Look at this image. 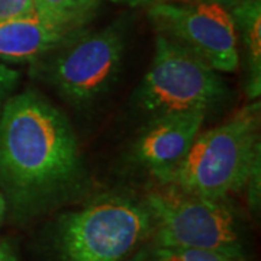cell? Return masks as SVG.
Wrapping results in <instances>:
<instances>
[{
  "label": "cell",
  "instance_id": "6da1fadb",
  "mask_svg": "<svg viewBox=\"0 0 261 261\" xmlns=\"http://www.w3.org/2000/svg\"><path fill=\"white\" fill-rule=\"evenodd\" d=\"M83 174L73 126L41 94H12L0 115V187L25 218L71 195Z\"/></svg>",
  "mask_w": 261,
  "mask_h": 261
},
{
  "label": "cell",
  "instance_id": "7a4b0ae2",
  "mask_svg": "<svg viewBox=\"0 0 261 261\" xmlns=\"http://www.w3.org/2000/svg\"><path fill=\"white\" fill-rule=\"evenodd\" d=\"M260 163V102L252 100L226 122L199 134L181 163L155 177V183L226 199L247 186Z\"/></svg>",
  "mask_w": 261,
  "mask_h": 261
},
{
  "label": "cell",
  "instance_id": "3957f363",
  "mask_svg": "<svg viewBox=\"0 0 261 261\" xmlns=\"http://www.w3.org/2000/svg\"><path fill=\"white\" fill-rule=\"evenodd\" d=\"M142 203L151 218L154 247L244 257L240 225L228 199L205 197L155 183Z\"/></svg>",
  "mask_w": 261,
  "mask_h": 261
},
{
  "label": "cell",
  "instance_id": "277c9868",
  "mask_svg": "<svg viewBox=\"0 0 261 261\" xmlns=\"http://www.w3.org/2000/svg\"><path fill=\"white\" fill-rule=\"evenodd\" d=\"M151 229L144 203L106 196L61 216L56 248L61 261H125Z\"/></svg>",
  "mask_w": 261,
  "mask_h": 261
},
{
  "label": "cell",
  "instance_id": "5b68a950",
  "mask_svg": "<svg viewBox=\"0 0 261 261\" xmlns=\"http://www.w3.org/2000/svg\"><path fill=\"white\" fill-rule=\"evenodd\" d=\"M218 71L170 38L157 34L151 65L135 93L141 113L154 119L178 112H206L224 99Z\"/></svg>",
  "mask_w": 261,
  "mask_h": 261
},
{
  "label": "cell",
  "instance_id": "8992f818",
  "mask_svg": "<svg viewBox=\"0 0 261 261\" xmlns=\"http://www.w3.org/2000/svg\"><path fill=\"white\" fill-rule=\"evenodd\" d=\"M123 51V28L115 22L100 31L75 34L32 65L68 102L84 105L116 80Z\"/></svg>",
  "mask_w": 261,
  "mask_h": 261
},
{
  "label": "cell",
  "instance_id": "52a82bcc",
  "mask_svg": "<svg viewBox=\"0 0 261 261\" xmlns=\"http://www.w3.org/2000/svg\"><path fill=\"white\" fill-rule=\"evenodd\" d=\"M149 19L159 34L186 48L218 73L240 67V42L229 9L206 2H155Z\"/></svg>",
  "mask_w": 261,
  "mask_h": 261
},
{
  "label": "cell",
  "instance_id": "ba28073f",
  "mask_svg": "<svg viewBox=\"0 0 261 261\" xmlns=\"http://www.w3.org/2000/svg\"><path fill=\"white\" fill-rule=\"evenodd\" d=\"M206 112H178L151 119L134 144V160L155 178L177 167L200 134Z\"/></svg>",
  "mask_w": 261,
  "mask_h": 261
},
{
  "label": "cell",
  "instance_id": "9c48e42d",
  "mask_svg": "<svg viewBox=\"0 0 261 261\" xmlns=\"http://www.w3.org/2000/svg\"><path fill=\"white\" fill-rule=\"evenodd\" d=\"M75 34L37 12L2 22L0 61L34 64Z\"/></svg>",
  "mask_w": 261,
  "mask_h": 261
},
{
  "label": "cell",
  "instance_id": "30bf717a",
  "mask_svg": "<svg viewBox=\"0 0 261 261\" xmlns=\"http://www.w3.org/2000/svg\"><path fill=\"white\" fill-rule=\"evenodd\" d=\"M238 42L244 47V64L247 70L245 89L251 100L261 93V3L260 0H241L231 9Z\"/></svg>",
  "mask_w": 261,
  "mask_h": 261
},
{
  "label": "cell",
  "instance_id": "8fae6325",
  "mask_svg": "<svg viewBox=\"0 0 261 261\" xmlns=\"http://www.w3.org/2000/svg\"><path fill=\"white\" fill-rule=\"evenodd\" d=\"M99 0H34L35 12L68 31L80 32L93 18Z\"/></svg>",
  "mask_w": 261,
  "mask_h": 261
},
{
  "label": "cell",
  "instance_id": "7c38bea8",
  "mask_svg": "<svg viewBox=\"0 0 261 261\" xmlns=\"http://www.w3.org/2000/svg\"><path fill=\"white\" fill-rule=\"evenodd\" d=\"M141 261H247L244 257H232L222 252L190 250V248H164L154 247Z\"/></svg>",
  "mask_w": 261,
  "mask_h": 261
},
{
  "label": "cell",
  "instance_id": "4fadbf2b",
  "mask_svg": "<svg viewBox=\"0 0 261 261\" xmlns=\"http://www.w3.org/2000/svg\"><path fill=\"white\" fill-rule=\"evenodd\" d=\"M35 12L34 0H0V23Z\"/></svg>",
  "mask_w": 261,
  "mask_h": 261
},
{
  "label": "cell",
  "instance_id": "5bb4252c",
  "mask_svg": "<svg viewBox=\"0 0 261 261\" xmlns=\"http://www.w3.org/2000/svg\"><path fill=\"white\" fill-rule=\"evenodd\" d=\"M18 82L19 73L16 70L10 68L9 65L0 64V115L5 103L8 102V99L13 93Z\"/></svg>",
  "mask_w": 261,
  "mask_h": 261
},
{
  "label": "cell",
  "instance_id": "9a60e30c",
  "mask_svg": "<svg viewBox=\"0 0 261 261\" xmlns=\"http://www.w3.org/2000/svg\"><path fill=\"white\" fill-rule=\"evenodd\" d=\"M0 261H18V255L13 247L6 241L0 243Z\"/></svg>",
  "mask_w": 261,
  "mask_h": 261
},
{
  "label": "cell",
  "instance_id": "2e32d148",
  "mask_svg": "<svg viewBox=\"0 0 261 261\" xmlns=\"http://www.w3.org/2000/svg\"><path fill=\"white\" fill-rule=\"evenodd\" d=\"M187 2H206V3H218L221 6H225L226 9H231L238 2L241 0H187Z\"/></svg>",
  "mask_w": 261,
  "mask_h": 261
},
{
  "label": "cell",
  "instance_id": "e0dca14e",
  "mask_svg": "<svg viewBox=\"0 0 261 261\" xmlns=\"http://www.w3.org/2000/svg\"><path fill=\"white\" fill-rule=\"evenodd\" d=\"M115 3H123L128 6H142V5H152L159 0H112Z\"/></svg>",
  "mask_w": 261,
  "mask_h": 261
},
{
  "label": "cell",
  "instance_id": "ac0fdd59",
  "mask_svg": "<svg viewBox=\"0 0 261 261\" xmlns=\"http://www.w3.org/2000/svg\"><path fill=\"white\" fill-rule=\"evenodd\" d=\"M8 200H6V197L5 195L0 192V225L3 224V221H5V218H6V214H8Z\"/></svg>",
  "mask_w": 261,
  "mask_h": 261
}]
</instances>
